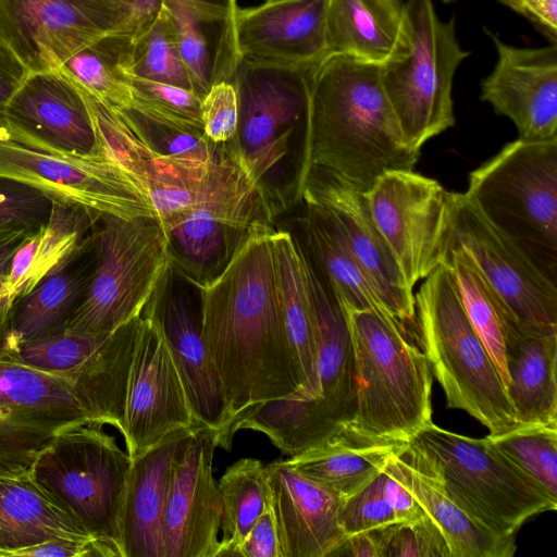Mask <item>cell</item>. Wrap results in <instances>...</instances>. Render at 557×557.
I'll list each match as a JSON object with an SVG mask.
<instances>
[{
    "instance_id": "obj_23",
    "label": "cell",
    "mask_w": 557,
    "mask_h": 557,
    "mask_svg": "<svg viewBox=\"0 0 557 557\" xmlns=\"http://www.w3.org/2000/svg\"><path fill=\"white\" fill-rule=\"evenodd\" d=\"M497 61L481 83V99L516 125L519 139L557 138V48H519L491 34Z\"/></svg>"
},
{
    "instance_id": "obj_43",
    "label": "cell",
    "mask_w": 557,
    "mask_h": 557,
    "mask_svg": "<svg viewBox=\"0 0 557 557\" xmlns=\"http://www.w3.org/2000/svg\"><path fill=\"white\" fill-rule=\"evenodd\" d=\"M126 73L132 77L194 91L193 81L180 53L173 28L161 11L144 33L132 39Z\"/></svg>"
},
{
    "instance_id": "obj_35",
    "label": "cell",
    "mask_w": 557,
    "mask_h": 557,
    "mask_svg": "<svg viewBox=\"0 0 557 557\" xmlns=\"http://www.w3.org/2000/svg\"><path fill=\"white\" fill-rule=\"evenodd\" d=\"M305 206L300 220L305 246L346 309H375L387 313L332 214L319 205Z\"/></svg>"
},
{
    "instance_id": "obj_32",
    "label": "cell",
    "mask_w": 557,
    "mask_h": 557,
    "mask_svg": "<svg viewBox=\"0 0 557 557\" xmlns=\"http://www.w3.org/2000/svg\"><path fill=\"white\" fill-rule=\"evenodd\" d=\"M329 54L382 65L406 41L401 0H326Z\"/></svg>"
},
{
    "instance_id": "obj_30",
    "label": "cell",
    "mask_w": 557,
    "mask_h": 557,
    "mask_svg": "<svg viewBox=\"0 0 557 557\" xmlns=\"http://www.w3.org/2000/svg\"><path fill=\"white\" fill-rule=\"evenodd\" d=\"M507 394L519 425L557 422V332L509 325Z\"/></svg>"
},
{
    "instance_id": "obj_49",
    "label": "cell",
    "mask_w": 557,
    "mask_h": 557,
    "mask_svg": "<svg viewBox=\"0 0 557 557\" xmlns=\"http://www.w3.org/2000/svg\"><path fill=\"white\" fill-rule=\"evenodd\" d=\"M117 557L114 549L94 537H61L16 550L11 557Z\"/></svg>"
},
{
    "instance_id": "obj_61",
    "label": "cell",
    "mask_w": 557,
    "mask_h": 557,
    "mask_svg": "<svg viewBox=\"0 0 557 557\" xmlns=\"http://www.w3.org/2000/svg\"><path fill=\"white\" fill-rule=\"evenodd\" d=\"M443 1H449V0H443Z\"/></svg>"
},
{
    "instance_id": "obj_19",
    "label": "cell",
    "mask_w": 557,
    "mask_h": 557,
    "mask_svg": "<svg viewBox=\"0 0 557 557\" xmlns=\"http://www.w3.org/2000/svg\"><path fill=\"white\" fill-rule=\"evenodd\" d=\"M215 432L194 426L176 456L162 520V557H218L222 497L213 475Z\"/></svg>"
},
{
    "instance_id": "obj_1",
    "label": "cell",
    "mask_w": 557,
    "mask_h": 557,
    "mask_svg": "<svg viewBox=\"0 0 557 557\" xmlns=\"http://www.w3.org/2000/svg\"><path fill=\"white\" fill-rule=\"evenodd\" d=\"M273 233L252 236L219 275L194 284L203 339L232 424L243 412L270 400L310 399L283 320Z\"/></svg>"
},
{
    "instance_id": "obj_3",
    "label": "cell",
    "mask_w": 557,
    "mask_h": 557,
    "mask_svg": "<svg viewBox=\"0 0 557 557\" xmlns=\"http://www.w3.org/2000/svg\"><path fill=\"white\" fill-rule=\"evenodd\" d=\"M348 313L357 366V400L346 426L375 442L407 443L432 421V370L407 325L375 309Z\"/></svg>"
},
{
    "instance_id": "obj_15",
    "label": "cell",
    "mask_w": 557,
    "mask_h": 557,
    "mask_svg": "<svg viewBox=\"0 0 557 557\" xmlns=\"http://www.w3.org/2000/svg\"><path fill=\"white\" fill-rule=\"evenodd\" d=\"M0 175L94 212L156 218L149 197L115 161L47 150L14 138L1 126Z\"/></svg>"
},
{
    "instance_id": "obj_31",
    "label": "cell",
    "mask_w": 557,
    "mask_h": 557,
    "mask_svg": "<svg viewBox=\"0 0 557 557\" xmlns=\"http://www.w3.org/2000/svg\"><path fill=\"white\" fill-rule=\"evenodd\" d=\"M388 467L438 525L451 557H511L515 554V536H499L471 519L407 443L389 458Z\"/></svg>"
},
{
    "instance_id": "obj_53",
    "label": "cell",
    "mask_w": 557,
    "mask_h": 557,
    "mask_svg": "<svg viewBox=\"0 0 557 557\" xmlns=\"http://www.w3.org/2000/svg\"><path fill=\"white\" fill-rule=\"evenodd\" d=\"M503 5L530 18L543 28L553 41L557 35V0H497Z\"/></svg>"
},
{
    "instance_id": "obj_33",
    "label": "cell",
    "mask_w": 557,
    "mask_h": 557,
    "mask_svg": "<svg viewBox=\"0 0 557 557\" xmlns=\"http://www.w3.org/2000/svg\"><path fill=\"white\" fill-rule=\"evenodd\" d=\"M406 443L375 442L343 431L284 462L342 499L377 475Z\"/></svg>"
},
{
    "instance_id": "obj_10",
    "label": "cell",
    "mask_w": 557,
    "mask_h": 557,
    "mask_svg": "<svg viewBox=\"0 0 557 557\" xmlns=\"http://www.w3.org/2000/svg\"><path fill=\"white\" fill-rule=\"evenodd\" d=\"M95 269L65 331L110 333L141 315L172 267L160 222L100 213L92 228Z\"/></svg>"
},
{
    "instance_id": "obj_36",
    "label": "cell",
    "mask_w": 557,
    "mask_h": 557,
    "mask_svg": "<svg viewBox=\"0 0 557 557\" xmlns=\"http://www.w3.org/2000/svg\"><path fill=\"white\" fill-rule=\"evenodd\" d=\"M272 242L286 334L309 397L314 399L319 396V383L301 247L289 232L284 231H275Z\"/></svg>"
},
{
    "instance_id": "obj_8",
    "label": "cell",
    "mask_w": 557,
    "mask_h": 557,
    "mask_svg": "<svg viewBox=\"0 0 557 557\" xmlns=\"http://www.w3.org/2000/svg\"><path fill=\"white\" fill-rule=\"evenodd\" d=\"M131 465L128 453L102 424L85 421L59 431L28 474L87 534L122 557L120 515Z\"/></svg>"
},
{
    "instance_id": "obj_59",
    "label": "cell",
    "mask_w": 557,
    "mask_h": 557,
    "mask_svg": "<svg viewBox=\"0 0 557 557\" xmlns=\"http://www.w3.org/2000/svg\"><path fill=\"white\" fill-rule=\"evenodd\" d=\"M29 469L20 465L0 459V474L11 476L28 475Z\"/></svg>"
},
{
    "instance_id": "obj_37",
    "label": "cell",
    "mask_w": 557,
    "mask_h": 557,
    "mask_svg": "<svg viewBox=\"0 0 557 557\" xmlns=\"http://www.w3.org/2000/svg\"><path fill=\"white\" fill-rule=\"evenodd\" d=\"M444 264L455 277L466 314L488 351L507 391L505 336L509 325L517 321L462 249L449 247Z\"/></svg>"
},
{
    "instance_id": "obj_55",
    "label": "cell",
    "mask_w": 557,
    "mask_h": 557,
    "mask_svg": "<svg viewBox=\"0 0 557 557\" xmlns=\"http://www.w3.org/2000/svg\"><path fill=\"white\" fill-rule=\"evenodd\" d=\"M41 232L29 237L13 256L9 277L5 286V293L15 298L23 289L38 250Z\"/></svg>"
},
{
    "instance_id": "obj_17",
    "label": "cell",
    "mask_w": 557,
    "mask_h": 557,
    "mask_svg": "<svg viewBox=\"0 0 557 557\" xmlns=\"http://www.w3.org/2000/svg\"><path fill=\"white\" fill-rule=\"evenodd\" d=\"M449 247L462 249L473 260L519 324L557 332V285L460 193H454Z\"/></svg>"
},
{
    "instance_id": "obj_13",
    "label": "cell",
    "mask_w": 557,
    "mask_h": 557,
    "mask_svg": "<svg viewBox=\"0 0 557 557\" xmlns=\"http://www.w3.org/2000/svg\"><path fill=\"white\" fill-rule=\"evenodd\" d=\"M85 421L109 424L84 387L0 356V459L29 469L59 431Z\"/></svg>"
},
{
    "instance_id": "obj_46",
    "label": "cell",
    "mask_w": 557,
    "mask_h": 557,
    "mask_svg": "<svg viewBox=\"0 0 557 557\" xmlns=\"http://www.w3.org/2000/svg\"><path fill=\"white\" fill-rule=\"evenodd\" d=\"M383 557H451L438 525L425 512L389 525Z\"/></svg>"
},
{
    "instance_id": "obj_26",
    "label": "cell",
    "mask_w": 557,
    "mask_h": 557,
    "mask_svg": "<svg viewBox=\"0 0 557 557\" xmlns=\"http://www.w3.org/2000/svg\"><path fill=\"white\" fill-rule=\"evenodd\" d=\"M267 469L280 557H331L346 537L338 522L341 498L284 460Z\"/></svg>"
},
{
    "instance_id": "obj_5",
    "label": "cell",
    "mask_w": 557,
    "mask_h": 557,
    "mask_svg": "<svg viewBox=\"0 0 557 557\" xmlns=\"http://www.w3.org/2000/svg\"><path fill=\"white\" fill-rule=\"evenodd\" d=\"M417 338L447 407L461 409L492 436L519 426L499 373L470 323L446 264L426 276L414 296Z\"/></svg>"
},
{
    "instance_id": "obj_40",
    "label": "cell",
    "mask_w": 557,
    "mask_h": 557,
    "mask_svg": "<svg viewBox=\"0 0 557 557\" xmlns=\"http://www.w3.org/2000/svg\"><path fill=\"white\" fill-rule=\"evenodd\" d=\"M99 214L73 203L53 200L32 271L20 294L32 289L44 276L77 252L91 237Z\"/></svg>"
},
{
    "instance_id": "obj_27",
    "label": "cell",
    "mask_w": 557,
    "mask_h": 557,
    "mask_svg": "<svg viewBox=\"0 0 557 557\" xmlns=\"http://www.w3.org/2000/svg\"><path fill=\"white\" fill-rule=\"evenodd\" d=\"M237 0H161L180 53L200 98L218 82H230L238 63Z\"/></svg>"
},
{
    "instance_id": "obj_34",
    "label": "cell",
    "mask_w": 557,
    "mask_h": 557,
    "mask_svg": "<svg viewBox=\"0 0 557 557\" xmlns=\"http://www.w3.org/2000/svg\"><path fill=\"white\" fill-rule=\"evenodd\" d=\"M87 536L29 474H0V557H11L18 549L49 540Z\"/></svg>"
},
{
    "instance_id": "obj_38",
    "label": "cell",
    "mask_w": 557,
    "mask_h": 557,
    "mask_svg": "<svg viewBox=\"0 0 557 557\" xmlns=\"http://www.w3.org/2000/svg\"><path fill=\"white\" fill-rule=\"evenodd\" d=\"M131 48L128 33L109 34L78 50L59 71L110 108L126 109L132 103L126 73Z\"/></svg>"
},
{
    "instance_id": "obj_2",
    "label": "cell",
    "mask_w": 557,
    "mask_h": 557,
    "mask_svg": "<svg viewBox=\"0 0 557 557\" xmlns=\"http://www.w3.org/2000/svg\"><path fill=\"white\" fill-rule=\"evenodd\" d=\"M380 69L339 54L312 69L305 177L318 165L367 193L384 173L414 169L420 151L404 141Z\"/></svg>"
},
{
    "instance_id": "obj_11",
    "label": "cell",
    "mask_w": 557,
    "mask_h": 557,
    "mask_svg": "<svg viewBox=\"0 0 557 557\" xmlns=\"http://www.w3.org/2000/svg\"><path fill=\"white\" fill-rule=\"evenodd\" d=\"M313 67L255 65L238 60L230 79L237 94L238 124L228 145L275 205L273 177L290 151L292 139L298 134L307 144Z\"/></svg>"
},
{
    "instance_id": "obj_47",
    "label": "cell",
    "mask_w": 557,
    "mask_h": 557,
    "mask_svg": "<svg viewBox=\"0 0 557 557\" xmlns=\"http://www.w3.org/2000/svg\"><path fill=\"white\" fill-rule=\"evenodd\" d=\"M53 199L30 185L0 175V224L14 223L44 228Z\"/></svg>"
},
{
    "instance_id": "obj_56",
    "label": "cell",
    "mask_w": 557,
    "mask_h": 557,
    "mask_svg": "<svg viewBox=\"0 0 557 557\" xmlns=\"http://www.w3.org/2000/svg\"><path fill=\"white\" fill-rule=\"evenodd\" d=\"M29 71L0 44V111L18 89Z\"/></svg>"
},
{
    "instance_id": "obj_48",
    "label": "cell",
    "mask_w": 557,
    "mask_h": 557,
    "mask_svg": "<svg viewBox=\"0 0 557 557\" xmlns=\"http://www.w3.org/2000/svg\"><path fill=\"white\" fill-rule=\"evenodd\" d=\"M201 121L205 136L220 145L233 139L238 124V101L234 85L214 83L201 98Z\"/></svg>"
},
{
    "instance_id": "obj_16",
    "label": "cell",
    "mask_w": 557,
    "mask_h": 557,
    "mask_svg": "<svg viewBox=\"0 0 557 557\" xmlns=\"http://www.w3.org/2000/svg\"><path fill=\"white\" fill-rule=\"evenodd\" d=\"M141 315L110 333L64 331L17 345L14 361L84 387L99 404L109 424L124 435L129 369Z\"/></svg>"
},
{
    "instance_id": "obj_14",
    "label": "cell",
    "mask_w": 557,
    "mask_h": 557,
    "mask_svg": "<svg viewBox=\"0 0 557 557\" xmlns=\"http://www.w3.org/2000/svg\"><path fill=\"white\" fill-rule=\"evenodd\" d=\"M366 197L375 225L413 289L446 259L454 193L413 170H398L380 176Z\"/></svg>"
},
{
    "instance_id": "obj_22",
    "label": "cell",
    "mask_w": 557,
    "mask_h": 557,
    "mask_svg": "<svg viewBox=\"0 0 557 557\" xmlns=\"http://www.w3.org/2000/svg\"><path fill=\"white\" fill-rule=\"evenodd\" d=\"M125 401L127 453L134 458L181 429L195 426L185 389L163 336L141 314Z\"/></svg>"
},
{
    "instance_id": "obj_54",
    "label": "cell",
    "mask_w": 557,
    "mask_h": 557,
    "mask_svg": "<svg viewBox=\"0 0 557 557\" xmlns=\"http://www.w3.org/2000/svg\"><path fill=\"white\" fill-rule=\"evenodd\" d=\"M384 474L385 496L393 507L398 522L413 520L422 516L424 510L389 469L388 461L384 468Z\"/></svg>"
},
{
    "instance_id": "obj_41",
    "label": "cell",
    "mask_w": 557,
    "mask_h": 557,
    "mask_svg": "<svg viewBox=\"0 0 557 557\" xmlns=\"http://www.w3.org/2000/svg\"><path fill=\"white\" fill-rule=\"evenodd\" d=\"M486 437L510 463L557 502V422L519 425Z\"/></svg>"
},
{
    "instance_id": "obj_52",
    "label": "cell",
    "mask_w": 557,
    "mask_h": 557,
    "mask_svg": "<svg viewBox=\"0 0 557 557\" xmlns=\"http://www.w3.org/2000/svg\"><path fill=\"white\" fill-rule=\"evenodd\" d=\"M44 228H36L22 224H0V294L5 293L11 262L16 250L29 237Z\"/></svg>"
},
{
    "instance_id": "obj_7",
    "label": "cell",
    "mask_w": 557,
    "mask_h": 557,
    "mask_svg": "<svg viewBox=\"0 0 557 557\" xmlns=\"http://www.w3.org/2000/svg\"><path fill=\"white\" fill-rule=\"evenodd\" d=\"M447 495L491 532L513 537L525 520L557 502L510 463L488 441L444 430L432 421L408 442Z\"/></svg>"
},
{
    "instance_id": "obj_28",
    "label": "cell",
    "mask_w": 557,
    "mask_h": 557,
    "mask_svg": "<svg viewBox=\"0 0 557 557\" xmlns=\"http://www.w3.org/2000/svg\"><path fill=\"white\" fill-rule=\"evenodd\" d=\"M193 428L170 433L132 458L120 515L122 557H162V520L170 479Z\"/></svg>"
},
{
    "instance_id": "obj_44",
    "label": "cell",
    "mask_w": 557,
    "mask_h": 557,
    "mask_svg": "<svg viewBox=\"0 0 557 557\" xmlns=\"http://www.w3.org/2000/svg\"><path fill=\"white\" fill-rule=\"evenodd\" d=\"M131 107L144 116L172 128L203 133L201 98L175 85L128 76Z\"/></svg>"
},
{
    "instance_id": "obj_42",
    "label": "cell",
    "mask_w": 557,
    "mask_h": 557,
    "mask_svg": "<svg viewBox=\"0 0 557 557\" xmlns=\"http://www.w3.org/2000/svg\"><path fill=\"white\" fill-rule=\"evenodd\" d=\"M79 89L88 106L104 156L120 164L149 197L148 181L156 151L139 137L119 111Z\"/></svg>"
},
{
    "instance_id": "obj_29",
    "label": "cell",
    "mask_w": 557,
    "mask_h": 557,
    "mask_svg": "<svg viewBox=\"0 0 557 557\" xmlns=\"http://www.w3.org/2000/svg\"><path fill=\"white\" fill-rule=\"evenodd\" d=\"M96 263L94 236L71 258L17 295L9 315L11 350L65 331L79 306Z\"/></svg>"
},
{
    "instance_id": "obj_45",
    "label": "cell",
    "mask_w": 557,
    "mask_h": 557,
    "mask_svg": "<svg viewBox=\"0 0 557 557\" xmlns=\"http://www.w3.org/2000/svg\"><path fill=\"white\" fill-rule=\"evenodd\" d=\"M384 476L383 469L360 490L341 500L338 522L346 535L398 522L385 496Z\"/></svg>"
},
{
    "instance_id": "obj_21",
    "label": "cell",
    "mask_w": 557,
    "mask_h": 557,
    "mask_svg": "<svg viewBox=\"0 0 557 557\" xmlns=\"http://www.w3.org/2000/svg\"><path fill=\"white\" fill-rule=\"evenodd\" d=\"M16 139L81 158L106 157L82 90L62 72H29L0 111Z\"/></svg>"
},
{
    "instance_id": "obj_60",
    "label": "cell",
    "mask_w": 557,
    "mask_h": 557,
    "mask_svg": "<svg viewBox=\"0 0 557 557\" xmlns=\"http://www.w3.org/2000/svg\"><path fill=\"white\" fill-rule=\"evenodd\" d=\"M263 1H271V0H263Z\"/></svg>"
},
{
    "instance_id": "obj_57",
    "label": "cell",
    "mask_w": 557,
    "mask_h": 557,
    "mask_svg": "<svg viewBox=\"0 0 557 557\" xmlns=\"http://www.w3.org/2000/svg\"><path fill=\"white\" fill-rule=\"evenodd\" d=\"M133 7L132 39L144 33L158 17L161 0H131Z\"/></svg>"
},
{
    "instance_id": "obj_25",
    "label": "cell",
    "mask_w": 557,
    "mask_h": 557,
    "mask_svg": "<svg viewBox=\"0 0 557 557\" xmlns=\"http://www.w3.org/2000/svg\"><path fill=\"white\" fill-rule=\"evenodd\" d=\"M326 0H271L237 8L238 58L255 65L309 69L327 55Z\"/></svg>"
},
{
    "instance_id": "obj_9",
    "label": "cell",
    "mask_w": 557,
    "mask_h": 557,
    "mask_svg": "<svg viewBox=\"0 0 557 557\" xmlns=\"http://www.w3.org/2000/svg\"><path fill=\"white\" fill-rule=\"evenodd\" d=\"M406 41L381 65V83L413 149L454 126L453 82L469 55L456 38L454 20L442 21L432 0L405 2Z\"/></svg>"
},
{
    "instance_id": "obj_20",
    "label": "cell",
    "mask_w": 557,
    "mask_h": 557,
    "mask_svg": "<svg viewBox=\"0 0 557 557\" xmlns=\"http://www.w3.org/2000/svg\"><path fill=\"white\" fill-rule=\"evenodd\" d=\"M299 199L319 205L332 214L386 312L405 325L413 323V289L374 223L366 193L331 170L310 165Z\"/></svg>"
},
{
    "instance_id": "obj_50",
    "label": "cell",
    "mask_w": 557,
    "mask_h": 557,
    "mask_svg": "<svg viewBox=\"0 0 557 557\" xmlns=\"http://www.w3.org/2000/svg\"><path fill=\"white\" fill-rule=\"evenodd\" d=\"M238 557H280L276 522L271 506L252 525L244 543L236 552Z\"/></svg>"
},
{
    "instance_id": "obj_6",
    "label": "cell",
    "mask_w": 557,
    "mask_h": 557,
    "mask_svg": "<svg viewBox=\"0 0 557 557\" xmlns=\"http://www.w3.org/2000/svg\"><path fill=\"white\" fill-rule=\"evenodd\" d=\"M480 214L557 285V138L516 139L469 174Z\"/></svg>"
},
{
    "instance_id": "obj_39",
    "label": "cell",
    "mask_w": 557,
    "mask_h": 557,
    "mask_svg": "<svg viewBox=\"0 0 557 557\" xmlns=\"http://www.w3.org/2000/svg\"><path fill=\"white\" fill-rule=\"evenodd\" d=\"M219 488L223 536L218 557H234L259 516L271 506L267 466L256 458H242L225 470Z\"/></svg>"
},
{
    "instance_id": "obj_12",
    "label": "cell",
    "mask_w": 557,
    "mask_h": 557,
    "mask_svg": "<svg viewBox=\"0 0 557 557\" xmlns=\"http://www.w3.org/2000/svg\"><path fill=\"white\" fill-rule=\"evenodd\" d=\"M129 0H0V44L29 72L58 71L113 33L131 35Z\"/></svg>"
},
{
    "instance_id": "obj_24",
    "label": "cell",
    "mask_w": 557,
    "mask_h": 557,
    "mask_svg": "<svg viewBox=\"0 0 557 557\" xmlns=\"http://www.w3.org/2000/svg\"><path fill=\"white\" fill-rule=\"evenodd\" d=\"M300 247L315 347L319 396L314 401L342 432L355 416L358 385L348 313L306 246Z\"/></svg>"
},
{
    "instance_id": "obj_4",
    "label": "cell",
    "mask_w": 557,
    "mask_h": 557,
    "mask_svg": "<svg viewBox=\"0 0 557 557\" xmlns=\"http://www.w3.org/2000/svg\"><path fill=\"white\" fill-rule=\"evenodd\" d=\"M275 212L268 190L222 144L189 205L161 225L173 268L193 285L214 278L249 238L276 231Z\"/></svg>"
},
{
    "instance_id": "obj_51",
    "label": "cell",
    "mask_w": 557,
    "mask_h": 557,
    "mask_svg": "<svg viewBox=\"0 0 557 557\" xmlns=\"http://www.w3.org/2000/svg\"><path fill=\"white\" fill-rule=\"evenodd\" d=\"M389 525L346 535L331 557H383Z\"/></svg>"
},
{
    "instance_id": "obj_58",
    "label": "cell",
    "mask_w": 557,
    "mask_h": 557,
    "mask_svg": "<svg viewBox=\"0 0 557 557\" xmlns=\"http://www.w3.org/2000/svg\"><path fill=\"white\" fill-rule=\"evenodd\" d=\"M14 298L8 294H0V356L11 351L9 315Z\"/></svg>"
},
{
    "instance_id": "obj_62",
    "label": "cell",
    "mask_w": 557,
    "mask_h": 557,
    "mask_svg": "<svg viewBox=\"0 0 557 557\" xmlns=\"http://www.w3.org/2000/svg\"><path fill=\"white\" fill-rule=\"evenodd\" d=\"M131 1V0H129ZM132 3V2H131Z\"/></svg>"
},
{
    "instance_id": "obj_18",
    "label": "cell",
    "mask_w": 557,
    "mask_h": 557,
    "mask_svg": "<svg viewBox=\"0 0 557 557\" xmlns=\"http://www.w3.org/2000/svg\"><path fill=\"white\" fill-rule=\"evenodd\" d=\"M173 265L143 310L160 330L182 380L195 426L215 432L216 446L232 448L231 414L214 364L208 352L196 308L172 287Z\"/></svg>"
}]
</instances>
